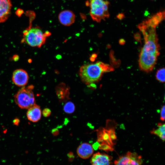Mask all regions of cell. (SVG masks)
<instances>
[{
    "mask_svg": "<svg viewBox=\"0 0 165 165\" xmlns=\"http://www.w3.org/2000/svg\"><path fill=\"white\" fill-rule=\"evenodd\" d=\"M138 28L143 34L144 40L139 55V65L141 70L148 72L153 69L160 54L156 28L143 21L138 25Z\"/></svg>",
    "mask_w": 165,
    "mask_h": 165,
    "instance_id": "6da1fadb",
    "label": "cell"
},
{
    "mask_svg": "<svg viewBox=\"0 0 165 165\" xmlns=\"http://www.w3.org/2000/svg\"><path fill=\"white\" fill-rule=\"evenodd\" d=\"M113 70V68L109 64L98 61L82 66L79 69V74L82 82L90 86L98 81L104 73Z\"/></svg>",
    "mask_w": 165,
    "mask_h": 165,
    "instance_id": "7a4b0ae2",
    "label": "cell"
},
{
    "mask_svg": "<svg viewBox=\"0 0 165 165\" xmlns=\"http://www.w3.org/2000/svg\"><path fill=\"white\" fill-rule=\"evenodd\" d=\"M50 34L49 31L43 33L39 27H32L30 25L24 31L21 42L31 47L40 48L45 43L46 38Z\"/></svg>",
    "mask_w": 165,
    "mask_h": 165,
    "instance_id": "3957f363",
    "label": "cell"
},
{
    "mask_svg": "<svg viewBox=\"0 0 165 165\" xmlns=\"http://www.w3.org/2000/svg\"><path fill=\"white\" fill-rule=\"evenodd\" d=\"M109 2L105 0H88L86 2L87 6L90 7V13L93 20L100 22L110 16L108 12Z\"/></svg>",
    "mask_w": 165,
    "mask_h": 165,
    "instance_id": "277c9868",
    "label": "cell"
},
{
    "mask_svg": "<svg viewBox=\"0 0 165 165\" xmlns=\"http://www.w3.org/2000/svg\"><path fill=\"white\" fill-rule=\"evenodd\" d=\"M33 85L23 87L14 96L16 105L21 108L28 109L35 103Z\"/></svg>",
    "mask_w": 165,
    "mask_h": 165,
    "instance_id": "5b68a950",
    "label": "cell"
},
{
    "mask_svg": "<svg viewBox=\"0 0 165 165\" xmlns=\"http://www.w3.org/2000/svg\"><path fill=\"white\" fill-rule=\"evenodd\" d=\"M141 157L135 152H128L114 161L115 165H142Z\"/></svg>",
    "mask_w": 165,
    "mask_h": 165,
    "instance_id": "8992f818",
    "label": "cell"
},
{
    "mask_svg": "<svg viewBox=\"0 0 165 165\" xmlns=\"http://www.w3.org/2000/svg\"><path fill=\"white\" fill-rule=\"evenodd\" d=\"M12 79L16 85L19 87H24L28 83L29 75L28 72L24 70L17 69L13 72Z\"/></svg>",
    "mask_w": 165,
    "mask_h": 165,
    "instance_id": "52a82bcc",
    "label": "cell"
},
{
    "mask_svg": "<svg viewBox=\"0 0 165 165\" xmlns=\"http://www.w3.org/2000/svg\"><path fill=\"white\" fill-rule=\"evenodd\" d=\"M112 160V156L97 152L93 155L90 162L91 165H111Z\"/></svg>",
    "mask_w": 165,
    "mask_h": 165,
    "instance_id": "ba28073f",
    "label": "cell"
},
{
    "mask_svg": "<svg viewBox=\"0 0 165 165\" xmlns=\"http://www.w3.org/2000/svg\"><path fill=\"white\" fill-rule=\"evenodd\" d=\"M10 0H0V23L8 18L12 8Z\"/></svg>",
    "mask_w": 165,
    "mask_h": 165,
    "instance_id": "9c48e42d",
    "label": "cell"
},
{
    "mask_svg": "<svg viewBox=\"0 0 165 165\" xmlns=\"http://www.w3.org/2000/svg\"><path fill=\"white\" fill-rule=\"evenodd\" d=\"M75 15L73 12L67 10L61 12L58 18L61 24L66 26H69L75 22Z\"/></svg>",
    "mask_w": 165,
    "mask_h": 165,
    "instance_id": "30bf717a",
    "label": "cell"
},
{
    "mask_svg": "<svg viewBox=\"0 0 165 165\" xmlns=\"http://www.w3.org/2000/svg\"><path fill=\"white\" fill-rule=\"evenodd\" d=\"M91 145L87 143L81 144L78 147L77 152L78 156L83 159H86L91 156L94 152Z\"/></svg>",
    "mask_w": 165,
    "mask_h": 165,
    "instance_id": "8fae6325",
    "label": "cell"
},
{
    "mask_svg": "<svg viewBox=\"0 0 165 165\" xmlns=\"http://www.w3.org/2000/svg\"><path fill=\"white\" fill-rule=\"evenodd\" d=\"M27 112L28 120L33 122H37L40 119L42 112L40 107L35 104L28 108Z\"/></svg>",
    "mask_w": 165,
    "mask_h": 165,
    "instance_id": "7c38bea8",
    "label": "cell"
},
{
    "mask_svg": "<svg viewBox=\"0 0 165 165\" xmlns=\"http://www.w3.org/2000/svg\"><path fill=\"white\" fill-rule=\"evenodd\" d=\"M97 141L98 142H104L113 147V143L109 136L108 130L105 128L101 127L97 130Z\"/></svg>",
    "mask_w": 165,
    "mask_h": 165,
    "instance_id": "4fadbf2b",
    "label": "cell"
},
{
    "mask_svg": "<svg viewBox=\"0 0 165 165\" xmlns=\"http://www.w3.org/2000/svg\"><path fill=\"white\" fill-rule=\"evenodd\" d=\"M56 94L60 102H65L69 99V88L64 84L59 85L56 88Z\"/></svg>",
    "mask_w": 165,
    "mask_h": 165,
    "instance_id": "5bb4252c",
    "label": "cell"
},
{
    "mask_svg": "<svg viewBox=\"0 0 165 165\" xmlns=\"http://www.w3.org/2000/svg\"><path fill=\"white\" fill-rule=\"evenodd\" d=\"M157 126L158 128L156 129H153L151 131V133L156 135L164 141L165 139V124L164 123H159Z\"/></svg>",
    "mask_w": 165,
    "mask_h": 165,
    "instance_id": "9a60e30c",
    "label": "cell"
},
{
    "mask_svg": "<svg viewBox=\"0 0 165 165\" xmlns=\"http://www.w3.org/2000/svg\"><path fill=\"white\" fill-rule=\"evenodd\" d=\"M75 109L74 104L71 101L66 102L64 105L63 110L64 112L68 114H70L73 113Z\"/></svg>",
    "mask_w": 165,
    "mask_h": 165,
    "instance_id": "2e32d148",
    "label": "cell"
},
{
    "mask_svg": "<svg viewBox=\"0 0 165 165\" xmlns=\"http://www.w3.org/2000/svg\"><path fill=\"white\" fill-rule=\"evenodd\" d=\"M156 78L159 82L163 83L165 82V68H162L157 71L156 75Z\"/></svg>",
    "mask_w": 165,
    "mask_h": 165,
    "instance_id": "e0dca14e",
    "label": "cell"
},
{
    "mask_svg": "<svg viewBox=\"0 0 165 165\" xmlns=\"http://www.w3.org/2000/svg\"><path fill=\"white\" fill-rule=\"evenodd\" d=\"M98 148L100 149L106 151H112L113 150L112 147L104 142H101L100 144H99Z\"/></svg>",
    "mask_w": 165,
    "mask_h": 165,
    "instance_id": "ac0fdd59",
    "label": "cell"
},
{
    "mask_svg": "<svg viewBox=\"0 0 165 165\" xmlns=\"http://www.w3.org/2000/svg\"><path fill=\"white\" fill-rule=\"evenodd\" d=\"M106 129L108 131L109 136L112 140L113 141L116 140L117 138V137L115 132V128H109Z\"/></svg>",
    "mask_w": 165,
    "mask_h": 165,
    "instance_id": "d6986e66",
    "label": "cell"
},
{
    "mask_svg": "<svg viewBox=\"0 0 165 165\" xmlns=\"http://www.w3.org/2000/svg\"><path fill=\"white\" fill-rule=\"evenodd\" d=\"M51 110L48 108H44L42 112L43 116L45 117H48L50 116L51 114Z\"/></svg>",
    "mask_w": 165,
    "mask_h": 165,
    "instance_id": "ffe728a7",
    "label": "cell"
},
{
    "mask_svg": "<svg viewBox=\"0 0 165 165\" xmlns=\"http://www.w3.org/2000/svg\"><path fill=\"white\" fill-rule=\"evenodd\" d=\"M165 118V106L163 105L161 108L160 110V120L162 121H164Z\"/></svg>",
    "mask_w": 165,
    "mask_h": 165,
    "instance_id": "44dd1931",
    "label": "cell"
},
{
    "mask_svg": "<svg viewBox=\"0 0 165 165\" xmlns=\"http://www.w3.org/2000/svg\"><path fill=\"white\" fill-rule=\"evenodd\" d=\"M52 133L53 135L54 136L57 135L59 134V131L58 129H53L52 130Z\"/></svg>",
    "mask_w": 165,
    "mask_h": 165,
    "instance_id": "7402d4cb",
    "label": "cell"
},
{
    "mask_svg": "<svg viewBox=\"0 0 165 165\" xmlns=\"http://www.w3.org/2000/svg\"><path fill=\"white\" fill-rule=\"evenodd\" d=\"M13 122L14 124L17 125H18L20 122V120L16 118L14 120Z\"/></svg>",
    "mask_w": 165,
    "mask_h": 165,
    "instance_id": "603a6c76",
    "label": "cell"
},
{
    "mask_svg": "<svg viewBox=\"0 0 165 165\" xmlns=\"http://www.w3.org/2000/svg\"><path fill=\"white\" fill-rule=\"evenodd\" d=\"M99 142H96L93 145V147L94 149H96L99 147Z\"/></svg>",
    "mask_w": 165,
    "mask_h": 165,
    "instance_id": "cb8c5ba5",
    "label": "cell"
},
{
    "mask_svg": "<svg viewBox=\"0 0 165 165\" xmlns=\"http://www.w3.org/2000/svg\"></svg>",
    "mask_w": 165,
    "mask_h": 165,
    "instance_id": "d4e9b609",
    "label": "cell"
}]
</instances>
